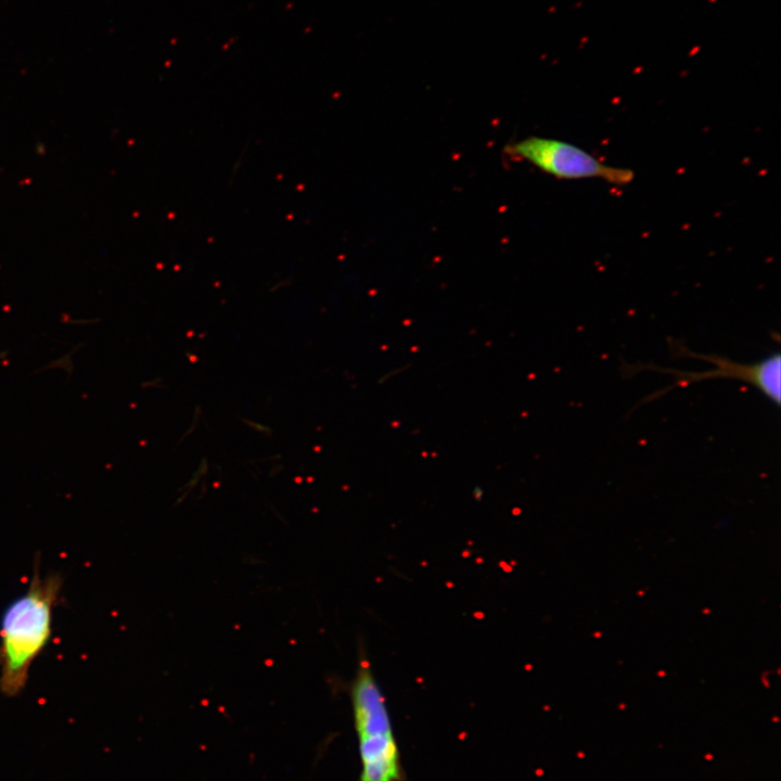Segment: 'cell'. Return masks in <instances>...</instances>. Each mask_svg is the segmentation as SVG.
I'll list each match as a JSON object with an SVG mask.
<instances>
[{
	"mask_svg": "<svg viewBox=\"0 0 781 781\" xmlns=\"http://www.w3.org/2000/svg\"><path fill=\"white\" fill-rule=\"evenodd\" d=\"M504 152L559 179L597 178L625 185L635 178L631 169L606 165L584 149L558 139L532 136L507 144Z\"/></svg>",
	"mask_w": 781,
	"mask_h": 781,
	"instance_id": "obj_3",
	"label": "cell"
},
{
	"mask_svg": "<svg viewBox=\"0 0 781 781\" xmlns=\"http://www.w3.org/2000/svg\"><path fill=\"white\" fill-rule=\"evenodd\" d=\"M59 574L43 577L36 559L27 590L5 609L0 622V692L13 697L26 687L34 661L52 635L53 611L60 598Z\"/></svg>",
	"mask_w": 781,
	"mask_h": 781,
	"instance_id": "obj_1",
	"label": "cell"
},
{
	"mask_svg": "<svg viewBox=\"0 0 781 781\" xmlns=\"http://www.w3.org/2000/svg\"><path fill=\"white\" fill-rule=\"evenodd\" d=\"M350 700L361 764L359 781H404L386 701L367 658L358 665L350 684Z\"/></svg>",
	"mask_w": 781,
	"mask_h": 781,
	"instance_id": "obj_2",
	"label": "cell"
},
{
	"mask_svg": "<svg viewBox=\"0 0 781 781\" xmlns=\"http://www.w3.org/2000/svg\"><path fill=\"white\" fill-rule=\"evenodd\" d=\"M671 348H675L677 355L679 356L693 357L712 362L715 364L716 369L703 372H686L675 369L653 368L651 366L646 367V369L663 373L667 372L675 376L676 381L669 389L675 386H686L690 383L700 382L702 380L729 377L737 379L755 386L777 406L780 405L781 356L779 351L769 355L758 362L745 364L718 356L694 354L684 346H679L677 344L676 346H671Z\"/></svg>",
	"mask_w": 781,
	"mask_h": 781,
	"instance_id": "obj_4",
	"label": "cell"
}]
</instances>
